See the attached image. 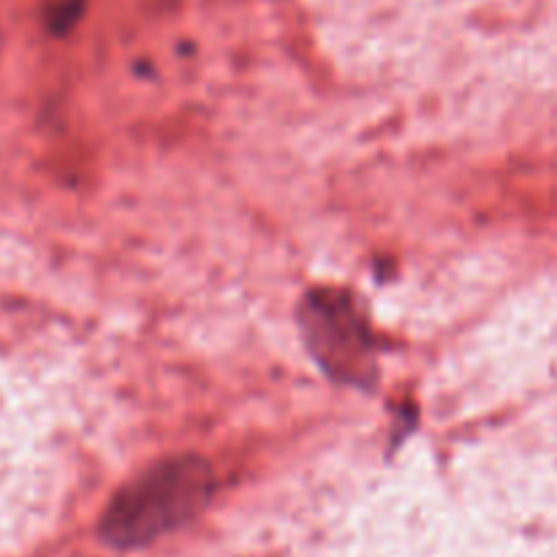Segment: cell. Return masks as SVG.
Instances as JSON below:
<instances>
[{
    "mask_svg": "<svg viewBox=\"0 0 557 557\" xmlns=\"http://www.w3.org/2000/svg\"><path fill=\"white\" fill-rule=\"evenodd\" d=\"M215 493V473L205 457L180 455L131 479L101 517V539L136 549L194 520Z\"/></svg>",
    "mask_w": 557,
    "mask_h": 557,
    "instance_id": "1",
    "label": "cell"
},
{
    "mask_svg": "<svg viewBox=\"0 0 557 557\" xmlns=\"http://www.w3.org/2000/svg\"><path fill=\"white\" fill-rule=\"evenodd\" d=\"M302 330L319 362L332 375L364 381V368L370 364L368 330L348 299L330 292L310 294L302 305Z\"/></svg>",
    "mask_w": 557,
    "mask_h": 557,
    "instance_id": "2",
    "label": "cell"
},
{
    "mask_svg": "<svg viewBox=\"0 0 557 557\" xmlns=\"http://www.w3.org/2000/svg\"><path fill=\"white\" fill-rule=\"evenodd\" d=\"M82 14V0H65L58 9L49 14V25H52L54 33H65Z\"/></svg>",
    "mask_w": 557,
    "mask_h": 557,
    "instance_id": "3",
    "label": "cell"
}]
</instances>
